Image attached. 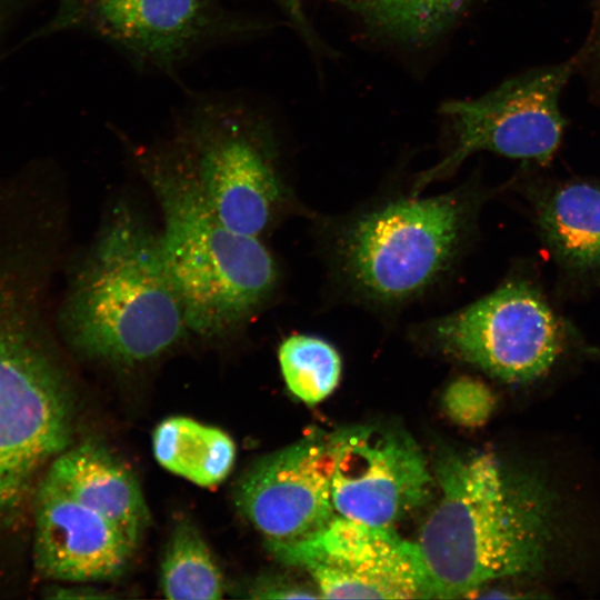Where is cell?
Returning a JSON list of instances; mask_svg holds the SVG:
<instances>
[{
  "label": "cell",
  "mask_w": 600,
  "mask_h": 600,
  "mask_svg": "<svg viewBox=\"0 0 600 600\" xmlns=\"http://www.w3.org/2000/svg\"><path fill=\"white\" fill-rule=\"evenodd\" d=\"M282 4L288 9L291 17L299 23L304 30L306 21L301 11V0H280Z\"/></svg>",
  "instance_id": "cell-25"
},
{
  "label": "cell",
  "mask_w": 600,
  "mask_h": 600,
  "mask_svg": "<svg viewBox=\"0 0 600 600\" xmlns=\"http://www.w3.org/2000/svg\"><path fill=\"white\" fill-rule=\"evenodd\" d=\"M152 449L164 469L200 487L221 483L236 460L228 433L187 417L161 421L152 434Z\"/></svg>",
  "instance_id": "cell-16"
},
{
  "label": "cell",
  "mask_w": 600,
  "mask_h": 600,
  "mask_svg": "<svg viewBox=\"0 0 600 600\" xmlns=\"http://www.w3.org/2000/svg\"><path fill=\"white\" fill-rule=\"evenodd\" d=\"M522 164L514 189L553 263L558 298L582 300L600 292V179L559 178Z\"/></svg>",
  "instance_id": "cell-12"
},
{
  "label": "cell",
  "mask_w": 600,
  "mask_h": 600,
  "mask_svg": "<svg viewBox=\"0 0 600 600\" xmlns=\"http://www.w3.org/2000/svg\"><path fill=\"white\" fill-rule=\"evenodd\" d=\"M141 164L162 213V257L189 331L222 337L244 324L273 290L278 271L258 237L227 227L200 192L179 148Z\"/></svg>",
  "instance_id": "cell-4"
},
{
  "label": "cell",
  "mask_w": 600,
  "mask_h": 600,
  "mask_svg": "<svg viewBox=\"0 0 600 600\" xmlns=\"http://www.w3.org/2000/svg\"><path fill=\"white\" fill-rule=\"evenodd\" d=\"M249 593V597L254 599L320 598L317 590L283 578H261L252 584Z\"/></svg>",
  "instance_id": "cell-22"
},
{
  "label": "cell",
  "mask_w": 600,
  "mask_h": 600,
  "mask_svg": "<svg viewBox=\"0 0 600 600\" xmlns=\"http://www.w3.org/2000/svg\"><path fill=\"white\" fill-rule=\"evenodd\" d=\"M68 342L86 357L136 366L189 331L159 236L118 206L77 272L60 313Z\"/></svg>",
  "instance_id": "cell-3"
},
{
  "label": "cell",
  "mask_w": 600,
  "mask_h": 600,
  "mask_svg": "<svg viewBox=\"0 0 600 600\" xmlns=\"http://www.w3.org/2000/svg\"><path fill=\"white\" fill-rule=\"evenodd\" d=\"M41 478L107 518L138 547L150 523L146 499L132 471L102 444H70Z\"/></svg>",
  "instance_id": "cell-15"
},
{
  "label": "cell",
  "mask_w": 600,
  "mask_h": 600,
  "mask_svg": "<svg viewBox=\"0 0 600 600\" xmlns=\"http://www.w3.org/2000/svg\"><path fill=\"white\" fill-rule=\"evenodd\" d=\"M479 199L447 193L392 202L357 220L339 254L351 284L366 297L399 302L446 271L471 228Z\"/></svg>",
  "instance_id": "cell-5"
},
{
  "label": "cell",
  "mask_w": 600,
  "mask_h": 600,
  "mask_svg": "<svg viewBox=\"0 0 600 600\" xmlns=\"http://www.w3.org/2000/svg\"><path fill=\"white\" fill-rule=\"evenodd\" d=\"M217 24L216 0H60L42 32L81 28L139 62L170 70Z\"/></svg>",
  "instance_id": "cell-13"
},
{
  "label": "cell",
  "mask_w": 600,
  "mask_h": 600,
  "mask_svg": "<svg viewBox=\"0 0 600 600\" xmlns=\"http://www.w3.org/2000/svg\"><path fill=\"white\" fill-rule=\"evenodd\" d=\"M47 597L53 599H104L110 598V594H104L101 590L87 586H52L47 590Z\"/></svg>",
  "instance_id": "cell-23"
},
{
  "label": "cell",
  "mask_w": 600,
  "mask_h": 600,
  "mask_svg": "<svg viewBox=\"0 0 600 600\" xmlns=\"http://www.w3.org/2000/svg\"><path fill=\"white\" fill-rule=\"evenodd\" d=\"M163 596L173 600H216L223 597L222 572L203 537L189 521L172 530L160 570Z\"/></svg>",
  "instance_id": "cell-17"
},
{
  "label": "cell",
  "mask_w": 600,
  "mask_h": 600,
  "mask_svg": "<svg viewBox=\"0 0 600 600\" xmlns=\"http://www.w3.org/2000/svg\"><path fill=\"white\" fill-rule=\"evenodd\" d=\"M331 494L338 514L382 528L419 509L434 484L411 437L378 426H356L329 436Z\"/></svg>",
  "instance_id": "cell-10"
},
{
  "label": "cell",
  "mask_w": 600,
  "mask_h": 600,
  "mask_svg": "<svg viewBox=\"0 0 600 600\" xmlns=\"http://www.w3.org/2000/svg\"><path fill=\"white\" fill-rule=\"evenodd\" d=\"M278 359L289 391L307 404L322 401L339 383L341 358L320 338L293 334L281 343Z\"/></svg>",
  "instance_id": "cell-19"
},
{
  "label": "cell",
  "mask_w": 600,
  "mask_h": 600,
  "mask_svg": "<svg viewBox=\"0 0 600 600\" xmlns=\"http://www.w3.org/2000/svg\"><path fill=\"white\" fill-rule=\"evenodd\" d=\"M430 333L446 353L508 383L543 377L580 341L530 261L487 296L433 321Z\"/></svg>",
  "instance_id": "cell-6"
},
{
  "label": "cell",
  "mask_w": 600,
  "mask_h": 600,
  "mask_svg": "<svg viewBox=\"0 0 600 600\" xmlns=\"http://www.w3.org/2000/svg\"><path fill=\"white\" fill-rule=\"evenodd\" d=\"M333 457L329 436L313 433L256 461L240 478L234 502L264 538L289 541L328 523Z\"/></svg>",
  "instance_id": "cell-11"
},
{
  "label": "cell",
  "mask_w": 600,
  "mask_h": 600,
  "mask_svg": "<svg viewBox=\"0 0 600 600\" xmlns=\"http://www.w3.org/2000/svg\"><path fill=\"white\" fill-rule=\"evenodd\" d=\"M591 21L582 47L573 54L577 74L588 88L591 100L600 107V0H589Z\"/></svg>",
  "instance_id": "cell-21"
},
{
  "label": "cell",
  "mask_w": 600,
  "mask_h": 600,
  "mask_svg": "<svg viewBox=\"0 0 600 600\" xmlns=\"http://www.w3.org/2000/svg\"><path fill=\"white\" fill-rule=\"evenodd\" d=\"M470 0H352L350 7L373 30L408 43H423L449 28Z\"/></svg>",
  "instance_id": "cell-18"
},
{
  "label": "cell",
  "mask_w": 600,
  "mask_h": 600,
  "mask_svg": "<svg viewBox=\"0 0 600 600\" xmlns=\"http://www.w3.org/2000/svg\"><path fill=\"white\" fill-rule=\"evenodd\" d=\"M440 498L416 544L429 598H458L507 577L534 574L552 538V496L536 476L493 454H447L436 468Z\"/></svg>",
  "instance_id": "cell-1"
},
{
  "label": "cell",
  "mask_w": 600,
  "mask_h": 600,
  "mask_svg": "<svg viewBox=\"0 0 600 600\" xmlns=\"http://www.w3.org/2000/svg\"><path fill=\"white\" fill-rule=\"evenodd\" d=\"M270 554L303 569L320 598H429L416 542L393 528L336 516L319 530L289 541L266 540Z\"/></svg>",
  "instance_id": "cell-9"
},
{
  "label": "cell",
  "mask_w": 600,
  "mask_h": 600,
  "mask_svg": "<svg viewBox=\"0 0 600 600\" xmlns=\"http://www.w3.org/2000/svg\"><path fill=\"white\" fill-rule=\"evenodd\" d=\"M46 272L0 249V533L31 524L36 487L70 444L73 404L43 321Z\"/></svg>",
  "instance_id": "cell-2"
},
{
  "label": "cell",
  "mask_w": 600,
  "mask_h": 600,
  "mask_svg": "<svg viewBox=\"0 0 600 600\" xmlns=\"http://www.w3.org/2000/svg\"><path fill=\"white\" fill-rule=\"evenodd\" d=\"M577 74L574 56L513 76L491 91L446 102L454 132L447 156L416 181L414 193L448 177L471 154L490 151L546 168L561 146L567 120L560 108L564 88Z\"/></svg>",
  "instance_id": "cell-7"
},
{
  "label": "cell",
  "mask_w": 600,
  "mask_h": 600,
  "mask_svg": "<svg viewBox=\"0 0 600 600\" xmlns=\"http://www.w3.org/2000/svg\"><path fill=\"white\" fill-rule=\"evenodd\" d=\"M34 0H0V37L13 19Z\"/></svg>",
  "instance_id": "cell-24"
},
{
  "label": "cell",
  "mask_w": 600,
  "mask_h": 600,
  "mask_svg": "<svg viewBox=\"0 0 600 600\" xmlns=\"http://www.w3.org/2000/svg\"><path fill=\"white\" fill-rule=\"evenodd\" d=\"M442 402L453 422L476 428L487 422L491 416L494 397L482 381L462 377L449 384L443 393Z\"/></svg>",
  "instance_id": "cell-20"
},
{
  "label": "cell",
  "mask_w": 600,
  "mask_h": 600,
  "mask_svg": "<svg viewBox=\"0 0 600 600\" xmlns=\"http://www.w3.org/2000/svg\"><path fill=\"white\" fill-rule=\"evenodd\" d=\"M204 200L239 233L260 237L284 197L263 128L244 108L199 107L178 146Z\"/></svg>",
  "instance_id": "cell-8"
},
{
  "label": "cell",
  "mask_w": 600,
  "mask_h": 600,
  "mask_svg": "<svg viewBox=\"0 0 600 600\" xmlns=\"http://www.w3.org/2000/svg\"><path fill=\"white\" fill-rule=\"evenodd\" d=\"M136 548L107 518L40 478L30 528L38 577L70 583L110 580L123 573Z\"/></svg>",
  "instance_id": "cell-14"
}]
</instances>
